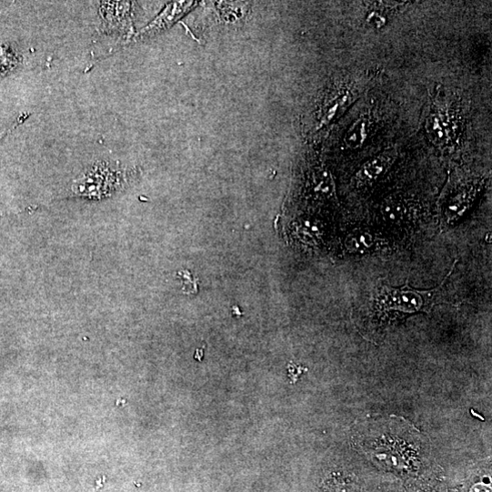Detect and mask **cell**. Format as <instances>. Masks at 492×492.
Here are the masks:
<instances>
[{
    "label": "cell",
    "instance_id": "cell-1",
    "mask_svg": "<svg viewBox=\"0 0 492 492\" xmlns=\"http://www.w3.org/2000/svg\"><path fill=\"white\" fill-rule=\"evenodd\" d=\"M459 108L444 93H437L426 122L429 140L437 147L452 148L460 131Z\"/></svg>",
    "mask_w": 492,
    "mask_h": 492
},
{
    "label": "cell",
    "instance_id": "cell-2",
    "mask_svg": "<svg viewBox=\"0 0 492 492\" xmlns=\"http://www.w3.org/2000/svg\"><path fill=\"white\" fill-rule=\"evenodd\" d=\"M452 271L453 268L443 283L432 290H417L410 287L408 283L399 288L385 286L377 293V305L380 310L385 312H399L402 314L428 312L435 305L438 293L443 288Z\"/></svg>",
    "mask_w": 492,
    "mask_h": 492
},
{
    "label": "cell",
    "instance_id": "cell-3",
    "mask_svg": "<svg viewBox=\"0 0 492 492\" xmlns=\"http://www.w3.org/2000/svg\"><path fill=\"white\" fill-rule=\"evenodd\" d=\"M397 158V149L391 147L366 161L356 175V184L360 186H371L391 168Z\"/></svg>",
    "mask_w": 492,
    "mask_h": 492
},
{
    "label": "cell",
    "instance_id": "cell-4",
    "mask_svg": "<svg viewBox=\"0 0 492 492\" xmlns=\"http://www.w3.org/2000/svg\"><path fill=\"white\" fill-rule=\"evenodd\" d=\"M480 191V185H470L459 189L455 196H451L447 201L444 217L446 223L451 225L457 221L473 205L477 193Z\"/></svg>",
    "mask_w": 492,
    "mask_h": 492
},
{
    "label": "cell",
    "instance_id": "cell-5",
    "mask_svg": "<svg viewBox=\"0 0 492 492\" xmlns=\"http://www.w3.org/2000/svg\"><path fill=\"white\" fill-rule=\"evenodd\" d=\"M369 121L362 116L356 120L346 133L344 144L349 150H356L362 147L367 139L369 133Z\"/></svg>",
    "mask_w": 492,
    "mask_h": 492
},
{
    "label": "cell",
    "instance_id": "cell-6",
    "mask_svg": "<svg viewBox=\"0 0 492 492\" xmlns=\"http://www.w3.org/2000/svg\"><path fill=\"white\" fill-rule=\"evenodd\" d=\"M382 214L386 221L399 225L409 219L412 210L406 201L392 199L384 203Z\"/></svg>",
    "mask_w": 492,
    "mask_h": 492
},
{
    "label": "cell",
    "instance_id": "cell-7",
    "mask_svg": "<svg viewBox=\"0 0 492 492\" xmlns=\"http://www.w3.org/2000/svg\"><path fill=\"white\" fill-rule=\"evenodd\" d=\"M345 245L351 253L366 254L377 246L378 241L369 232L356 231L346 237Z\"/></svg>",
    "mask_w": 492,
    "mask_h": 492
},
{
    "label": "cell",
    "instance_id": "cell-8",
    "mask_svg": "<svg viewBox=\"0 0 492 492\" xmlns=\"http://www.w3.org/2000/svg\"><path fill=\"white\" fill-rule=\"evenodd\" d=\"M329 492H359V488L351 479L338 477L331 482Z\"/></svg>",
    "mask_w": 492,
    "mask_h": 492
},
{
    "label": "cell",
    "instance_id": "cell-9",
    "mask_svg": "<svg viewBox=\"0 0 492 492\" xmlns=\"http://www.w3.org/2000/svg\"><path fill=\"white\" fill-rule=\"evenodd\" d=\"M178 277L184 281L183 292L186 295H196L198 293V279L193 278L189 271H181Z\"/></svg>",
    "mask_w": 492,
    "mask_h": 492
},
{
    "label": "cell",
    "instance_id": "cell-10",
    "mask_svg": "<svg viewBox=\"0 0 492 492\" xmlns=\"http://www.w3.org/2000/svg\"><path fill=\"white\" fill-rule=\"evenodd\" d=\"M367 24L376 30H381L387 25V17L379 11H372L366 17Z\"/></svg>",
    "mask_w": 492,
    "mask_h": 492
},
{
    "label": "cell",
    "instance_id": "cell-11",
    "mask_svg": "<svg viewBox=\"0 0 492 492\" xmlns=\"http://www.w3.org/2000/svg\"><path fill=\"white\" fill-rule=\"evenodd\" d=\"M471 492H490V488L483 484H477L472 487Z\"/></svg>",
    "mask_w": 492,
    "mask_h": 492
},
{
    "label": "cell",
    "instance_id": "cell-12",
    "mask_svg": "<svg viewBox=\"0 0 492 492\" xmlns=\"http://www.w3.org/2000/svg\"><path fill=\"white\" fill-rule=\"evenodd\" d=\"M195 358L197 359L198 361H202L203 358H204V349H197L196 354H195Z\"/></svg>",
    "mask_w": 492,
    "mask_h": 492
},
{
    "label": "cell",
    "instance_id": "cell-13",
    "mask_svg": "<svg viewBox=\"0 0 492 492\" xmlns=\"http://www.w3.org/2000/svg\"><path fill=\"white\" fill-rule=\"evenodd\" d=\"M232 309H233V314L235 316H241L242 315V312H241L239 306H234Z\"/></svg>",
    "mask_w": 492,
    "mask_h": 492
}]
</instances>
